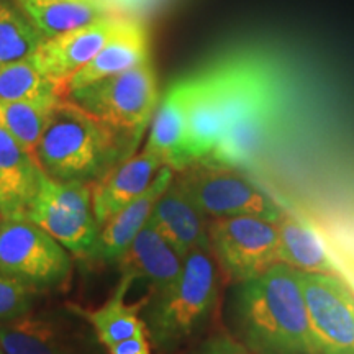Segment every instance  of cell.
<instances>
[{"mask_svg":"<svg viewBox=\"0 0 354 354\" xmlns=\"http://www.w3.org/2000/svg\"><path fill=\"white\" fill-rule=\"evenodd\" d=\"M43 169L10 133L0 128V216L26 220Z\"/></svg>","mask_w":354,"mask_h":354,"instance_id":"15","label":"cell"},{"mask_svg":"<svg viewBox=\"0 0 354 354\" xmlns=\"http://www.w3.org/2000/svg\"><path fill=\"white\" fill-rule=\"evenodd\" d=\"M234 328L253 354H318L299 271L277 263L234 286Z\"/></svg>","mask_w":354,"mask_h":354,"instance_id":"1","label":"cell"},{"mask_svg":"<svg viewBox=\"0 0 354 354\" xmlns=\"http://www.w3.org/2000/svg\"><path fill=\"white\" fill-rule=\"evenodd\" d=\"M44 38L28 19L7 0H0V66L26 59Z\"/></svg>","mask_w":354,"mask_h":354,"instance_id":"25","label":"cell"},{"mask_svg":"<svg viewBox=\"0 0 354 354\" xmlns=\"http://www.w3.org/2000/svg\"><path fill=\"white\" fill-rule=\"evenodd\" d=\"M110 354H151L149 353L148 336H138V338L127 339L115 346L109 348Z\"/></svg>","mask_w":354,"mask_h":354,"instance_id":"29","label":"cell"},{"mask_svg":"<svg viewBox=\"0 0 354 354\" xmlns=\"http://www.w3.org/2000/svg\"><path fill=\"white\" fill-rule=\"evenodd\" d=\"M71 256L51 234L30 220L0 216V272L28 290L63 286L71 276Z\"/></svg>","mask_w":354,"mask_h":354,"instance_id":"7","label":"cell"},{"mask_svg":"<svg viewBox=\"0 0 354 354\" xmlns=\"http://www.w3.org/2000/svg\"><path fill=\"white\" fill-rule=\"evenodd\" d=\"M30 308H32L30 290L20 282L0 272V323L24 318L28 315Z\"/></svg>","mask_w":354,"mask_h":354,"instance_id":"27","label":"cell"},{"mask_svg":"<svg viewBox=\"0 0 354 354\" xmlns=\"http://www.w3.org/2000/svg\"><path fill=\"white\" fill-rule=\"evenodd\" d=\"M185 110L187 162L212 156L225 130V113L215 69L180 81ZM187 165V166H189Z\"/></svg>","mask_w":354,"mask_h":354,"instance_id":"11","label":"cell"},{"mask_svg":"<svg viewBox=\"0 0 354 354\" xmlns=\"http://www.w3.org/2000/svg\"><path fill=\"white\" fill-rule=\"evenodd\" d=\"M216 294L210 250H194L184 258L179 277L166 289L154 292L145 317L146 335L158 348H177L207 322Z\"/></svg>","mask_w":354,"mask_h":354,"instance_id":"3","label":"cell"},{"mask_svg":"<svg viewBox=\"0 0 354 354\" xmlns=\"http://www.w3.org/2000/svg\"><path fill=\"white\" fill-rule=\"evenodd\" d=\"M15 6L44 39L112 13L99 0H15Z\"/></svg>","mask_w":354,"mask_h":354,"instance_id":"21","label":"cell"},{"mask_svg":"<svg viewBox=\"0 0 354 354\" xmlns=\"http://www.w3.org/2000/svg\"><path fill=\"white\" fill-rule=\"evenodd\" d=\"M277 230L279 263L300 272H315L342 279V269L335 264L323 238L308 221L284 212L282 218L277 221Z\"/></svg>","mask_w":354,"mask_h":354,"instance_id":"19","label":"cell"},{"mask_svg":"<svg viewBox=\"0 0 354 354\" xmlns=\"http://www.w3.org/2000/svg\"><path fill=\"white\" fill-rule=\"evenodd\" d=\"M66 99L138 145L158 107L156 74L151 61H146L69 92Z\"/></svg>","mask_w":354,"mask_h":354,"instance_id":"4","label":"cell"},{"mask_svg":"<svg viewBox=\"0 0 354 354\" xmlns=\"http://www.w3.org/2000/svg\"><path fill=\"white\" fill-rule=\"evenodd\" d=\"M318 354H354V294L343 279L300 272Z\"/></svg>","mask_w":354,"mask_h":354,"instance_id":"9","label":"cell"},{"mask_svg":"<svg viewBox=\"0 0 354 354\" xmlns=\"http://www.w3.org/2000/svg\"><path fill=\"white\" fill-rule=\"evenodd\" d=\"M143 149L158 156L174 172L189 165L185 158V110L180 81L172 84L158 104Z\"/></svg>","mask_w":354,"mask_h":354,"instance_id":"20","label":"cell"},{"mask_svg":"<svg viewBox=\"0 0 354 354\" xmlns=\"http://www.w3.org/2000/svg\"><path fill=\"white\" fill-rule=\"evenodd\" d=\"M59 102V100H57ZM56 102L0 100V128L15 138L37 159V148L48 112Z\"/></svg>","mask_w":354,"mask_h":354,"instance_id":"26","label":"cell"},{"mask_svg":"<svg viewBox=\"0 0 354 354\" xmlns=\"http://www.w3.org/2000/svg\"><path fill=\"white\" fill-rule=\"evenodd\" d=\"M276 128V104L269 97L238 115L225 127L220 143L212 153V161L236 169L248 167L258 159L271 140Z\"/></svg>","mask_w":354,"mask_h":354,"instance_id":"14","label":"cell"},{"mask_svg":"<svg viewBox=\"0 0 354 354\" xmlns=\"http://www.w3.org/2000/svg\"><path fill=\"white\" fill-rule=\"evenodd\" d=\"M174 177L210 218L251 215L277 223L284 215V210L236 167L201 159L177 171Z\"/></svg>","mask_w":354,"mask_h":354,"instance_id":"5","label":"cell"},{"mask_svg":"<svg viewBox=\"0 0 354 354\" xmlns=\"http://www.w3.org/2000/svg\"><path fill=\"white\" fill-rule=\"evenodd\" d=\"M192 354H253L245 344L227 335H216L198 346Z\"/></svg>","mask_w":354,"mask_h":354,"instance_id":"28","label":"cell"},{"mask_svg":"<svg viewBox=\"0 0 354 354\" xmlns=\"http://www.w3.org/2000/svg\"><path fill=\"white\" fill-rule=\"evenodd\" d=\"M0 354H6V353H3V349H2V346H0Z\"/></svg>","mask_w":354,"mask_h":354,"instance_id":"30","label":"cell"},{"mask_svg":"<svg viewBox=\"0 0 354 354\" xmlns=\"http://www.w3.org/2000/svg\"><path fill=\"white\" fill-rule=\"evenodd\" d=\"M131 282L130 279L122 277L112 297L100 308L86 310L73 307L74 312L91 323L99 342L107 348H112L127 339L138 338V336H148L145 320L140 318L138 305L125 304L127 290Z\"/></svg>","mask_w":354,"mask_h":354,"instance_id":"22","label":"cell"},{"mask_svg":"<svg viewBox=\"0 0 354 354\" xmlns=\"http://www.w3.org/2000/svg\"><path fill=\"white\" fill-rule=\"evenodd\" d=\"M66 99L64 88L39 73L30 57L0 66V100L57 102Z\"/></svg>","mask_w":354,"mask_h":354,"instance_id":"23","label":"cell"},{"mask_svg":"<svg viewBox=\"0 0 354 354\" xmlns=\"http://www.w3.org/2000/svg\"><path fill=\"white\" fill-rule=\"evenodd\" d=\"M149 220L183 258L194 250H210L207 216L176 177L158 198Z\"/></svg>","mask_w":354,"mask_h":354,"instance_id":"13","label":"cell"},{"mask_svg":"<svg viewBox=\"0 0 354 354\" xmlns=\"http://www.w3.org/2000/svg\"><path fill=\"white\" fill-rule=\"evenodd\" d=\"M131 19L133 17L110 13L92 24L44 39L30 59L39 73L61 84L64 88L66 82L77 71H81L110 39L117 37Z\"/></svg>","mask_w":354,"mask_h":354,"instance_id":"10","label":"cell"},{"mask_svg":"<svg viewBox=\"0 0 354 354\" xmlns=\"http://www.w3.org/2000/svg\"><path fill=\"white\" fill-rule=\"evenodd\" d=\"M149 61V39L143 21L136 17L113 37L81 71L66 82L64 94L77 91L113 74Z\"/></svg>","mask_w":354,"mask_h":354,"instance_id":"18","label":"cell"},{"mask_svg":"<svg viewBox=\"0 0 354 354\" xmlns=\"http://www.w3.org/2000/svg\"><path fill=\"white\" fill-rule=\"evenodd\" d=\"M174 174L176 172L171 167H162L151 184V187L146 190L145 194H141L138 198L128 203L127 207H123L120 212H117L107 223L102 225L91 261L118 264V261L127 253L128 246L135 240L136 234L148 223L158 198L167 189V185L172 183Z\"/></svg>","mask_w":354,"mask_h":354,"instance_id":"17","label":"cell"},{"mask_svg":"<svg viewBox=\"0 0 354 354\" xmlns=\"http://www.w3.org/2000/svg\"><path fill=\"white\" fill-rule=\"evenodd\" d=\"M26 220L51 234L69 254L79 259L94 254L100 227L92 209L91 184L61 183L43 171Z\"/></svg>","mask_w":354,"mask_h":354,"instance_id":"6","label":"cell"},{"mask_svg":"<svg viewBox=\"0 0 354 354\" xmlns=\"http://www.w3.org/2000/svg\"><path fill=\"white\" fill-rule=\"evenodd\" d=\"M209 240L221 268L236 284L279 263L276 221L251 215L212 218Z\"/></svg>","mask_w":354,"mask_h":354,"instance_id":"8","label":"cell"},{"mask_svg":"<svg viewBox=\"0 0 354 354\" xmlns=\"http://www.w3.org/2000/svg\"><path fill=\"white\" fill-rule=\"evenodd\" d=\"M0 346L6 354H71L51 325L28 315L0 323Z\"/></svg>","mask_w":354,"mask_h":354,"instance_id":"24","label":"cell"},{"mask_svg":"<svg viewBox=\"0 0 354 354\" xmlns=\"http://www.w3.org/2000/svg\"><path fill=\"white\" fill-rule=\"evenodd\" d=\"M183 266V256L162 236L151 220H148L118 261L122 277L130 281L141 279L151 284L154 292L171 286L179 277Z\"/></svg>","mask_w":354,"mask_h":354,"instance_id":"16","label":"cell"},{"mask_svg":"<svg viewBox=\"0 0 354 354\" xmlns=\"http://www.w3.org/2000/svg\"><path fill=\"white\" fill-rule=\"evenodd\" d=\"M136 146L107 123L69 99L53 105L37 148V162L61 183L94 184Z\"/></svg>","mask_w":354,"mask_h":354,"instance_id":"2","label":"cell"},{"mask_svg":"<svg viewBox=\"0 0 354 354\" xmlns=\"http://www.w3.org/2000/svg\"><path fill=\"white\" fill-rule=\"evenodd\" d=\"M162 167L161 159L143 149L118 162L91 184L92 209L99 227L151 187Z\"/></svg>","mask_w":354,"mask_h":354,"instance_id":"12","label":"cell"}]
</instances>
